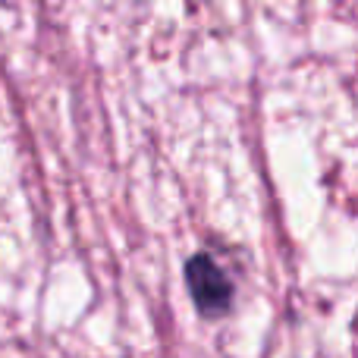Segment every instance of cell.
<instances>
[{
  "mask_svg": "<svg viewBox=\"0 0 358 358\" xmlns=\"http://www.w3.org/2000/svg\"><path fill=\"white\" fill-rule=\"evenodd\" d=\"M185 286L204 317H223L233 308V283L210 255H195L185 264Z\"/></svg>",
  "mask_w": 358,
  "mask_h": 358,
  "instance_id": "obj_1",
  "label": "cell"
}]
</instances>
